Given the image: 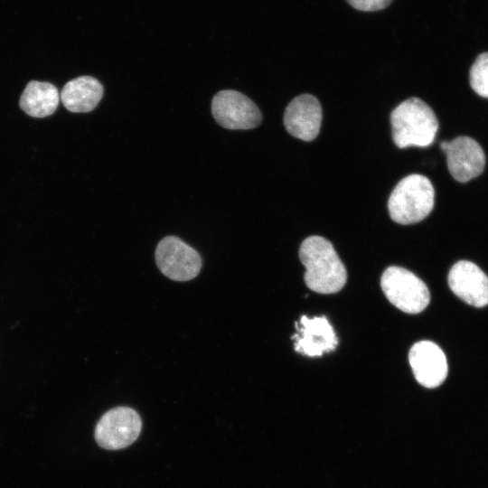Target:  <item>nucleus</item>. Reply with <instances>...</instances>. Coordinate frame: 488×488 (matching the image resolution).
<instances>
[{
    "label": "nucleus",
    "instance_id": "14",
    "mask_svg": "<svg viewBox=\"0 0 488 488\" xmlns=\"http://www.w3.org/2000/svg\"><path fill=\"white\" fill-rule=\"evenodd\" d=\"M59 92L48 82L30 81L20 99V107L29 116L44 117L52 115L59 104Z\"/></svg>",
    "mask_w": 488,
    "mask_h": 488
},
{
    "label": "nucleus",
    "instance_id": "15",
    "mask_svg": "<svg viewBox=\"0 0 488 488\" xmlns=\"http://www.w3.org/2000/svg\"><path fill=\"white\" fill-rule=\"evenodd\" d=\"M469 81L474 91L483 98H488V52L481 53L469 72Z\"/></svg>",
    "mask_w": 488,
    "mask_h": 488
},
{
    "label": "nucleus",
    "instance_id": "4",
    "mask_svg": "<svg viewBox=\"0 0 488 488\" xmlns=\"http://www.w3.org/2000/svg\"><path fill=\"white\" fill-rule=\"evenodd\" d=\"M380 286L388 300L408 314H418L429 304L426 284L412 272L400 267H389L382 274Z\"/></svg>",
    "mask_w": 488,
    "mask_h": 488
},
{
    "label": "nucleus",
    "instance_id": "9",
    "mask_svg": "<svg viewBox=\"0 0 488 488\" xmlns=\"http://www.w3.org/2000/svg\"><path fill=\"white\" fill-rule=\"evenodd\" d=\"M294 340L296 352L309 357L321 356L335 350L338 339L325 316L308 318L302 315L295 324Z\"/></svg>",
    "mask_w": 488,
    "mask_h": 488
},
{
    "label": "nucleus",
    "instance_id": "2",
    "mask_svg": "<svg viewBox=\"0 0 488 488\" xmlns=\"http://www.w3.org/2000/svg\"><path fill=\"white\" fill-rule=\"evenodd\" d=\"M392 138L399 148L427 147L435 140L438 121L432 108L418 98H409L390 114Z\"/></svg>",
    "mask_w": 488,
    "mask_h": 488
},
{
    "label": "nucleus",
    "instance_id": "1",
    "mask_svg": "<svg viewBox=\"0 0 488 488\" xmlns=\"http://www.w3.org/2000/svg\"><path fill=\"white\" fill-rule=\"evenodd\" d=\"M299 258L305 267V284L311 290L332 294L345 285L346 268L326 239L320 236L306 238L300 246Z\"/></svg>",
    "mask_w": 488,
    "mask_h": 488
},
{
    "label": "nucleus",
    "instance_id": "11",
    "mask_svg": "<svg viewBox=\"0 0 488 488\" xmlns=\"http://www.w3.org/2000/svg\"><path fill=\"white\" fill-rule=\"evenodd\" d=\"M322 117L318 99L313 95L302 94L287 105L284 125L291 136L303 141H312L319 134Z\"/></svg>",
    "mask_w": 488,
    "mask_h": 488
},
{
    "label": "nucleus",
    "instance_id": "3",
    "mask_svg": "<svg viewBox=\"0 0 488 488\" xmlns=\"http://www.w3.org/2000/svg\"><path fill=\"white\" fill-rule=\"evenodd\" d=\"M435 191L430 180L421 174H410L400 180L388 202L390 218L408 225L424 220L433 210Z\"/></svg>",
    "mask_w": 488,
    "mask_h": 488
},
{
    "label": "nucleus",
    "instance_id": "5",
    "mask_svg": "<svg viewBox=\"0 0 488 488\" xmlns=\"http://www.w3.org/2000/svg\"><path fill=\"white\" fill-rule=\"evenodd\" d=\"M142 421L138 413L128 407L107 411L96 425L94 436L98 445L108 450L123 449L138 437Z\"/></svg>",
    "mask_w": 488,
    "mask_h": 488
},
{
    "label": "nucleus",
    "instance_id": "13",
    "mask_svg": "<svg viewBox=\"0 0 488 488\" xmlns=\"http://www.w3.org/2000/svg\"><path fill=\"white\" fill-rule=\"evenodd\" d=\"M102 96L101 83L90 76H81L68 81L61 93L64 107L75 113L93 110Z\"/></svg>",
    "mask_w": 488,
    "mask_h": 488
},
{
    "label": "nucleus",
    "instance_id": "10",
    "mask_svg": "<svg viewBox=\"0 0 488 488\" xmlns=\"http://www.w3.org/2000/svg\"><path fill=\"white\" fill-rule=\"evenodd\" d=\"M408 361L417 381L427 388H436L446 380L448 366L441 348L433 342L416 343L408 353Z\"/></svg>",
    "mask_w": 488,
    "mask_h": 488
},
{
    "label": "nucleus",
    "instance_id": "12",
    "mask_svg": "<svg viewBox=\"0 0 488 488\" xmlns=\"http://www.w3.org/2000/svg\"><path fill=\"white\" fill-rule=\"evenodd\" d=\"M448 285L461 300L475 307L488 305V277L475 264L461 260L448 274Z\"/></svg>",
    "mask_w": 488,
    "mask_h": 488
},
{
    "label": "nucleus",
    "instance_id": "7",
    "mask_svg": "<svg viewBox=\"0 0 488 488\" xmlns=\"http://www.w3.org/2000/svg\"><path fill=\"white\" fill-rule=\"evenodd\" d=\"M211 112L216 122L228 129H251L262 115L257 105L244 94L232 89L219 91L212 99Z\"/></svg>",
    "mask_w": 488,
    "mask_h": 488
},
{
    "label": "nucleus",
    "instance_id": "6",
    "mask_svg": "<svg viewBox=\"0 0 488 488\" xmlns=\"http://www.w3.org/2000/svg\"><path fill=\"white\" fill-rule=\"evenodd\" d=\"M155 261L161 272L174 281L191 280L202 267L200 254L175 236H167L159 241Z\"/></svg>",
    "mask_w": 488,
    "mask_h": 488
},
{
    "label": "nucleus",
    "instance_id": "16",
    "mask_svg": "<svg viewBox=\"0 0 488 488\" xmlns=\"http://www.w3.org/2000/svg\"><path fill=\"white\" fill-rule=\"evenodd\" d=\"M353 8L363 12H373L386 8L392 0H346Z\"/></svg>",
    "mask_w": 488,
    "mask_h": 488
},
{
    "label": "nucleus",
    "instance_id": "8",
    "mask_svg": "<svg viewBox=\"0 0 488 488\" xmlns=\"http://www.w3.org/2000/svg\"><path fill=\"white\" fill-rule=\"evenodd\" d=\"M446 155L451 175L457 182L466 183L482 174L485 165V155L481 145L469 136H458L440 145Z\"/></svg>",
    "mask_w": 488,
    "mask_h": 488
}]
</instances>
